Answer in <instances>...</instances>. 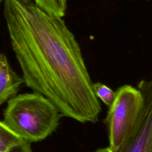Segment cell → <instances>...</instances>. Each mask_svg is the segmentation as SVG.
<instances>
[{
	"label": "cell",
	"mask_w": 152,
	"mask_h": 152,
	"mask_svg": "<svg viewBox=\"0 0 152 152\" xmlns=\"http://www.w3.org/2000/svg\"><path fill=\"white\" fill-rule=\"evenodd\" d=\"M23 83V78L12 69L5 56L0 53V104L15 96Z\"/></svg>",
	"instance_id": "5b68a950"
},
{
	"label": "cell",
	"mask_w": 152,
	"mask_h": 152,
	"mask_svg": "<svg viewBox=\"0 0 152 152\" xmlns=\"http://www.w3.org/2000/svg\"><path fill=\"white\" fill-rule=\"evenodd\" d=\"M144 99L138 88L125 84L115 91L104 119L112 152L120 151L132 136L140 119Z\"/></svg>",
	"instance_id": "3957f363"
},
{
	"label": "cell",
	"mask_w": 152,
	"mask_h": 152,
	"mask_svg": "<svg viewBox=\"0 0 152 152\" xmlns=\"http://www.w3.org/2000/svg\"><path fill=\"white\" fill-rule=\"evenodd\" d=\"M35 4L46 12L63 17L66 9V0H34Z\"/></svg>",
	"instance_id": "8992f818"
},
{
	"label": "cell",
	"mask_w": 152,
	"mask_h": 152,
	"mask_svg": "<svg viewBox=\"0 0 152 152\" xmlns=\"http://www.w3.org/2000/svg\"><path fill=\"white\" fill-rule=\"evenodd\" d=\"M92 87L96 96L100 99L108 107H110L115 99V91L107 85L100 82L93 83Z\"/></svg>",
	"instance_id": "ba28073f"
},
{
	"label": "cell",
	"mask_w": 152,
	"mask_h": 152,
	"mask_svg": "<svg viewBox=\"0 0 152 152\" xmlns=\"http://www.w3.org/2000/svg\"><path fill=\"white\" fill-rule=\"evenodd\" d=\"M4 152H32L30 143L23 140L9 147Z\"/></svg>",
	"instance_id": "9c48e42d"
},
{
	"label": "cell",
	"mask_w": 152,
	"mask_h": 152,
	"mask_svg": "<svg viewBox=\"0 0 152 152\" xmlns=\"http://www.w3.org/2000/svg\"><path fill=\"white\" fill-rule=\"evenodd\" d=\"M61 116L49 99L34 92L10 99L3 122L22 140L31 143L43 140L52 134Z\"/></svg>",
	"instance_id": "7a4b0ae2"
},
{
	"label": "cell",
	"mask_w": 152,
	"mask_h": 152,
	"mask_svg": "<svg viewBox=\"0 0 152 152\" xmlns=\"http://www.w3.org/2000/svg\"><path fill=\"white\" fill-rule=\"evenodd\" d=\"M3 1H4V0H0V4H1Z\"/></svg>",
	"instance_id": "8fae6325"
},
{
	"label": "cell",
	"mask_w": 152,
	"mask_h": 152,
	"mask_svg": "<svg viewBox=\"0 0 152 152\" xmlns=\"http://www.w3.org/2000/svg\"><path fill=\"white\" fill-rule=\"evenodd\" d=\"M18 2L22 3V4H28L31 3V0H16Z\"/></svg>",
	"instance_id": "30bf717a"
},
{
	"label": "cell",
	"mask_w": 152,
	"mask_h": 152,
	"mask_svg": "<svg viewBox=\"0 0 152 152\" xmlns=\"http://www.w3.org/2000/svg\"><path fill=\"white\" fill-rule=\"evenodd\" d=\"M4 11L26 86L49 99L62 116L97 122L100 103L80 46L62 18L16 0H4Z\"/></svg>",
	"instance_id": "6da1fadb"
},
{
	"label": "cell",
	"mask_w": 152,
	"mask_h": 152,
	"mask_svg": "<svg viewBox=\"0 0 152 152\" xmlns=\"http://www.w3.org/2000/svg\"><path fill=\"white\" fill-rule=\"evenodd\" d=\"M3 121H0V151L4 152L11 146L23 141Z\"/></svg>",
	"instance_id": "52a82bcc"
},
{
	"label": "cell",
	"mask_w": 152,
	"mask_h": 152,
	"mask_svg": "<svg viewBox=\"0 0 152 152\" xmlns=\"http://www.w3.org/2000/svg\"><path fill=\"white\" fill-rule=\"evenodd\" d=\"M0 152H1V151H0Z\"/></svg>",
	"instance_id": "7c38bea8"
},
{
	"label": "cell",
	"mask_w": 152,
	"mask_h": 152,
	"mask_svg": "<svg viewBox=\"0 0 152 152\" xmlns=\"http://www.w3.org/2000/svg\"><path fill=\"white\" fill-rule=\"evenodd\" d=\"M144 99L142 113L131 138L119 152H152V80L137 85Z\"/></svg>",
	"instance_id": "277c9868"
}]
</instances>
